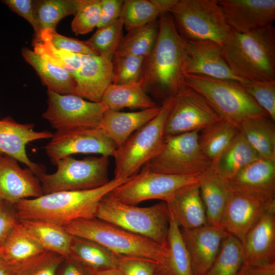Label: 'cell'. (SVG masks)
<instances>
[{"label": "cell", "mask_w": 275, "mask_h": 275, "mask_svg": "<svg viewBox=\"0 0 275 275\" xmlns=\"http://www.w3.org/2000/svg\"><path fill=\"white\" fill-rule=\"evenodd\" d=\"M101 16V0H79L71 22V29L76 35H84L97 27Z\"/></svg>", "instance_id": "obj_42"}, {"label": "cell", "mask_w": 275, "mask_h": 275, "mask_svg": "<svg viewBox=\"0 0 275 275\" xmlns=\"http://www.w3.org/2000/svg\"><path fill=\"white\" fill-rule=\"evenodd\" d=\"M21 53L25 60L36 71L48 90L62 95L73 94L76 81L74 77L66 70L29 48H23Z\"/></svg>", "instance_id": "obj_32"}, {"label": "cell", "mask_w": 275, "mask_h": 275, "mask_svg": "<svg viewBox=\"0 0 275 275\" xmlns=\"http://www.w3.org/2000/svg\"><path fill=\"white\" fill-rule=\"evenodd\" d=\"M199 131L184 133L165 139L160 151L142 168L174 175L202 174L211 168L212 163L200 148Z\"/></svg>", "instance_id": "obj_10"}, {"label": "cell", "mask_w": 275, "mask_h": 275, "mask_svg": "<svg viewBox=\"0 0 275 275\" xmlns=\"http://www.w3.org/2000/svg\"><path fill=\"white\" fill-rule=\"evenodd\" d=\"M154 47L145 59L141 80L147 92L162 100L174 96L183 84L185 40L179 33L169 12L158 19Z\"/></svg>", "instance_id": "obj_1"}, {"label": "cell", "mask_w": 275, "mask_h": 275, "mask_svg": "<svg viewBox=\"0 0 275 275\" xmlns=\"http://www.w3.org/2000/svg\"><path fill=\"white\" fill-rule=\"evenodd\" d=\"M223 47L233 73L245 80H275V30L272 25L249 33L232 29Z\"/></svg>", "instance_id": "obj_3"}, {"label": "cell", "mask_w": 275, "mask_h": 275, "mask_svg": "<svg viewBox=\"0 0 275 275\" xmlns=\"http://www.w3.org/2000/svg\"><path fill=\"white\" fill-rule=\"evenodd\" d=\"M173 98L172 96L165 99L158 114L117 148L114 156L115 178H128L135 175L160 151L164 142L165 123Z\"/></svg>", "instance_id": "obj_6"}, {"label": "cell", "mask_w": 275, "mask_h": 275, "mask_svg": "<svg viewBox=\"0 0 275 275\" xmlns=\"http://www.w3.org/2000/svg\"><path fill=\"white\" fill-rule=\"evenodd\" d=\"M200 175H169L142 168L137 174L106 196L116 201L132 205L155 199L167 202L181 189L198 184Z\"/></svg>", "instance_id": "obj_11"}, {"label": "cell", "mask_w": 275, "mask_h": 275, "mask_svg": "<svg viewBox=\"0 0 275 275\" xmlns=\"http://www.w3.org/2000/svg\"><path fill=\"white\" fill-rule=\"evenodd\" d=\"M69 256L89 272L116 268L120 257L95 242L73 235Z\"/></svg>", "instance_id": "obj_28"}, {"label": "cell", "mask_w": 275, "mask_h": 275, "mask_svg": "<svg viewBox=\"0 0 275 275\" xmlns=\"http://www.w3.org/2000/svg\"><path fill=\"white\" fill-rule=\"evenodd\" d=\"M124 1L101 0V16L97 29L108 25L121 16Z\"/></svg>", "instance_id": "obj_49"}, {"label": "cell", "mask_w": 275, "mask_h": 275, "mask_svg": "<svg viewBox=\"0 0 275 275\" xmlns=\"http://www.w3.org/2000/svg\"><path fill=\"white\" fill-rule=\"evenodd\" d=\"M244 262L242 243L227 234L217 256L204 275H236Z\"/></svg>", "instance_id": "obj_37"}, {"label": "cell", "mask_w": 275, "mask_h": 275, "mask_svg": "<svg viewBox=\"0 0 275 275\" xmlns=\"http://www.w3.org/2000/svg\"><path fill=\"white\" fill-rule=\"evenodd\" d=\"M198 186L207 225L219 227L231 193L227 181L211 167L200 176Z\"/></svg>", "instance_id": "obj_26"}, {"label": "cell", "mask_w": 275, "mask_h": 275, "mask_svg": "<svg viewBox=\"0 0 275 275\" xmlns=\"http://www.w3.org/2000/svg\"><path fill=\"white\" fill-rule=\"evenodd\" d=\"M65 259L58 254L45 252L23 265L15 275H57Z\"/></svg>", "instance_id": "obj_44"}, {"label": "cell", "mask_w": 275, "mask_h": 275, "mask_svg": "<svg viewBox=\"0 0 275 275\" xmlns=\"http://www.w3.org/2000/svg\"><path fill=\"white\" fill-rule=\"evenodd\" d=\"M60 275H91L81 264L71 257L65 259L60 266Z\"/></svg>", "instance_id": "obj_51"}, {"label": "cell", "mask_w": 275, "mask_h": 275, "mask_svg": "<svg viewBox=\"0 0 275 275\" xmlns=\"http://www.w3.org/2000/svg\"><path fill=\"white\" fill-rule=\"evenodd\" d=\"M39 178L11 157L0 155V199L11 203L42 196Z\"/></svg>", "instance_id": "obj_22"}, {"label": "cell", "mask_w": 275, "mask_h": 275, "mask_svg": "<svg viewBox=\"0 0 275 275\" xmlns=\"http://www.w3.org/2000/svg\"><path fill=\"white\" fill-rule=\"evenodd\" d=\"M145 60L134 56L115 54L112 59V84L122 85L140 81Z\"/></svg>", "instance_id": "obj_41"}, {"label": "cell", "mask_w": 275, "mask_h": 275, "mask_svg": "<svg viewBox=\"0 0 275 275\" xmlns=\"http://www.w3.org/2000/svg\"><path fill=\"white\" fill-rule=\"evenodd\" d=\"M227 182L233 191L264 203L274 202L275 161L259 158Z\"/></svg>", "instance_id": "obj_18"}, {"label": "cell", "mask_w": 275, "mask_h": 275, "mask_svg": "<svg viewBox=\"0 0 275 275\" xmlns=\"http://www.w3.org/2000/svg\"><path fill=\"white\" fill-rule=\"evenodd\" d=\"M234 123L222 119L201 130L198 143L204 155L212 163L239 132Z\"/></svg>", "instance_id": "obj_34"}, {"label": "cell", "mask_w": 275, "mask_h": 275, "mask_svg": "<svg viewBox=\"0 0 275 275\" xmlns=\"http://www.w3.org/2000/svg\"><path fill=\"white\" fill-rule=\"evenodd\" d=\"M101 102L107 109L115 111L124 107L144 109L158 106L147 94L141 80L127 84H111L104 92Z\"/></svg>", "instance_id": "obj_31"}, {"label": "cell", "mask_w": 275, "mask_h": 275, "mask_svg": "<svg viewBox=\"0 0 275 275\" xmlns=\"http://www.w3.org/2000/svg\"><path fill=\"white\" fill-rule=\"evenodd\" d=\"M236 275H275V262L254 264L244 262Z\"/></svg>", "instance_id": "obj_50"}, {"label": "cell", "mask_w": 275, "mask_h": 275, "mask_svg": "<svg viewBox=\"0 0 275 275\" xmlns=\"http://www.w3.org/2000/svg\"><path fill=\"white\" fill-rule=\"evenodd\" d=\"M111 58L82 54L81 64L73 77L76 88L73 95L94 102H101L102 95L112 84Z\"/></svg>", "instance_id": "obj_21"}, {"label": "cell", "mask_w": 275, "mask_h": 275, "mask_svg": "<svg viewBox=\"0 0 275 275\" xmlns=\"http://www.w3.org/2000/svg\"><path fill=\"white\" fill-rule=\"evenodd\" d=\"M240 84L245 92L275 121V80H248Z\"/></svg>", "instance_id": "obj_43"}, {"label": "cell", "mask_w": 275, "mask_h": 275, "mask_svg": "<svg viewBox=\"0 0 275 275\" xmlns=\"http://www.w3.org/2000/svg\"><path fill=\"white\" fill-rule=\"evenodd\" d=\"M181 231L189 255L193 275H204L217 256L227 233L219 227L209 225Z\"/></svg>", "instance_id": "obj_20"}, {"label": "cell", "mask_w": 275, "mask_h": 275, "mask_svg": "<svg viewBox=\"0 0 275 275\" xmlns=\"http://www.w3.org/2000/svg\"><path fill=\"white\" fill-rule=\"evenodd\" d=\"M185 48L184 74L200 75L240 84L248 81L233 73L219 44L208 40H185Z\"/></svg>", "instance_id": "obj_15"}, {"label": "cell", "mask_w": 275, "mask_h": 275, "mask_svg": "<svg viewBox=\"0 0 275 275\" xmlns=\"http://www.w3.org/2000/svg\"><path fill=\"white\" fill-rule=\"evenodd\" d=\"M41 32L47 37L52 45L57 48L80 54L96 55L85 41L62 36L54 30L47 29Z\"/></svg>", "instance_id": "obj_46"}, {"label": "cell", "mask_w": 275, "mask_h": 275, "mask_svg": "<svg viewBox=\"0 0 275 275\" xmlns=\"http://www.w3.org/2000/svg\"><path fill=\"white\" fill-rule=\"evenodd\" d=\"M242 245L244 262H275V210L268 212L257 222L246 235Z\"/></svg>", "instance_id": "obj_23"}, {"label": "cell", "mask_w": 275, "mask_h": 275, "mask_svg": "<svg viewBox=\"0 0 275 275\" xmlns=\"http://www.w3.org/2000/svg\"><path fill=\"white\" fill-rule=\"evenodd\" d=\"M223 119L200 93L183 84L174 96L164 129V140L200 131Z\"/></svg>", "instance_id": "obj_12"}, {"label": "cell", "mask_w": 275, "mask_h": 275, "mask_svg": "<svg viewBox=\"0 0 275 275\" xmlns=\"http://www.w3.org/2000/svg\"><path fill=\"white\" fill-rule=\"evenodd\" d=\"M158 24V19L143 26L128 31V33L123 36L115 54L147 58L155 45Z\"/></svg>", "instance_id": "obj_36"}, {"label": "cell", "mask_w": 275, "mask_h": 275, "mask_svg": "<svg viewBox=\"0 0 275 275\" xmlns=\"http://www.w3.org/2000/svg\"><path fill=\"white\" fill-rule=\"evenodd\" d=\"M46 110L42 117L56 131L99 128L107 108L72 94L62 95L47 90Z\"/></svg>", "instance_id": "obj_13"}, {"label": "cell", "mask_w": 275, "mask_h": 275, "mask_svg": "<svg viewBox=\"0 0 275 275\" xmlns=\"http://www.w3.org/2000/svg\"><path fill=\"white\" fill-rule=\"evenodd\" d=\"M231 28L249 33L272 25L274 0H217Z\"/></svg>", "instance_id": "obj_16"}, {"label": "cell", "mask_w": 275, "mask_h": 275, "mask_svg": "<svg viewBox=\"0 0 275 275\" xmlns=\"http://www.w3.org/2000/svg\"><path fill=\"white\" fill-rule=\"evenodd\" d=\"M71 235L84 238L122 257L144 258L156 263L164 273L168 264L167 247L97 218H80L63 226Z\"/></svg>", "instance_id": "obj_4"}, {"label": "cell", "mask_w": 275, "mask_h": 275, "mask_svg": "<svg viewBox=\"0 0 275 275\" xmlns=\"http://www.w3.org/2000/svg\"><path fill=\"white\" fill-rule=\"evenodd\" d=\"M123 27L120 17L113 23L98 29L85 42L96 55L113 58L123 37Z\"/></svg>", "instance_id": "obj_39"}, {"label": "cell", "mask_w": 275, "mask_h": 275, "mask_svg": "<svg viewBox=\"0 0 275 275\" xmlns=\"http://www.w3.org/2000/svg\"><path fill=\"white\" fill-rule=\"evenodd\" d=\"M2 3L11 10L26 19L33 26L36 36L39 35L40 31L35 15L34 1L4 0Z\"/></svg>", "instance_id": "obj_48"}, {"label": "cell", "mask_w": 275, "mask_h": 275, "mask_svg": "<svg viewBox=\"0 0 275 275\" xmlns=\"http://www.w3.org/2000/svg\"><path fill=\"white\" fill-rule=\"evenodd\" d=\"M183 84L203 95L223 119L238 128L247 118L267 114L240 83L186 74L183 76Z\"/></svg>", "instance_id": "obj_8"}, {"label": "cell", "mask_w": 275, "mask_h": 275, "mask_svg": "<svg viewBox=\"0 0 275 275\" xmlns=\"http://www.w3.org/2000/svg\"><path fill=\"white\" fill-rule=\"evenodd\" d=\"M239 129L260 158L275 161V121L267 114L245 119Z\"/></svg>", "instance_id": "obj_27"}, {"label": "cell", "mask_w": 275, "mask_h": 275, "mask_svg": "<svg viewBox=\"0 0 275 275\" xmlns=\"http://www.w3.org/2000/svg\"><path fill=\"white\" fill-rule=\"evenodd\" d=\"M161 15L151 0H126L120 17L129 31L156 20Z\"/></svg>", "instance_id": "obj_40"}, {"label": "cell", "mask_w": 275, "mask_h": 275, "mask_svg": "<svg viewBox=\"0 0 275 275\" xmlns=\"http://www.w3.org/2000/svg\"><path fill=\"white\" fill-rule=\"evenodd\" d=\"M170 211V210H169ZM179 226L170 211L168 234L169 258L166 275H193L188 251Z\"/></svg>", "instance_id": "obj_35"}, {"label": "cell", "mask_w": 275, "mask_h": 275, "mask_svg": "<svg viewBox=\"0 0 275 275\" xmlns=\"http://www.w3.org/2000/svg\"><path fill=\"white\" fill-rule=\"evenodd\" d=\"M91 275H121L117 268H110L90 272Z\"/></svg>", "instance_id": "obj_53"}, {"label": "cell", "mask_w": 275, "mask_h": 275, "mask_svg": "<svg viewBox=\"0 0 275 275\" xmlns=\"http://www.w3.org/2000/svg\"><path fill=\"white\" fill-rule=\"evenodd\" d=\"M79 0L34 1L35 18L40 32L54 30L59 22L64 17L75 15Z\"/></svg>", "instance_id": "obj_38"}, {"label": "cell", "mask_w": 275, "mask_h": 275, "mask_svg": "<svg viewBox=\"0 0 275 275\" xmlns=\"http://www.w3.org/2000/svg\"><path fill=\"white\" fill-rule=\"evenodd\" d=\"M16 271L5 260L0 248V275H15Z\"/></svg>", "instance_id": "obj_52"}, {"label": "cell", "mask_w": 275, "mask_h": 275, "mask_svg": "<svg viewBox=\"0 0 275 275\" xmlns=\"http://www.w3.org/2000/svg\"><path fill=\"white\" fill-rule=\"evenodd\" d=\"M28 234L46 252L70 257L72 235L60 225L40 220H20Z\"/></svg>", "instance_id": "obj_29"}, {"label": "cell", "mask_w": 275, "mask_h": 275, "mask_svg": "<svg viewBox=\"0 0 275 275\" xmlns=\"http://www.w3.org/2000/svg\"><path fill=\"white\" fill-rule=\"evenodd\" d=\"M116 268L121 275H155L159 267L154 262L139 257L120 256Z\"/></svg>", "instance_id": "obj_45"}, {"label": "cell", "mask_w": 275, "mask_h": 275, "mask_svg": "<svg viewBox=\"0 0 275 275\" xmlns=\"http://www.w3.org/2000/svg\"><path fill=\"white\" fill-rule=\"evenodd\" d=\"M34 127L33 124L19 123L9 117L0 120V155L24 164L39 177L45 173V169L29 159L25 147L36 140L51 139L53 133L49 131H35Z\"/></svg>", "instance_id": "obj_19"}, {"label": "cell", "mask_w": 275, "mask_h": 275, "mask_svg": "<svg viewBox=\"0 0 275 275\" xmlns=\"http://www.w3.org/2000/svg\"><path fill=\"white\" fill-rule=\"evenodd\" d=\"M272 210H275V201L262 202L231 190L219 227L242 244L253 227L265 214Z\"/></svg>", "instance_id": "obj_17"}, {"label": "cell", "mask_w": 275, "mask_h": 275, "mask_svg": "<svg viewBox=\"0 0 275 275\" xmlns=\"http://www.w3.org/2000/svg\"><path fill=\"white\" fill-rule=\"evenodd\" d=\"M109 156L100 155L82 159L70 156L59 160L57 169L38 178L43 194L62 191L82 190L96 188L107 183Z\"/></svg>", "instance_id": "obj_9"}, {"label": "cell", "mask_w": 275, "mask_h": 275, "mask_svg": "<svg viewBox=\"0 0 275 275\" xmlns=\"http://www.w3.org/2000/svg\"><path fill=\"white\" fill-rule=\"evenodd\" d=\"M130 178H114L96 188L54 192L13 204L19 220L44 221L64 226L77 219L96 218L103 199Z\"/></svg>", "instance_id": "obj_2"}, {"label": "cell", "mask_w": 275, "mask_h": 275, "mask_svg": "<svg viewBox=\"0 0 275 275\" xmlns=\"http://www.w3.org/2000/svg\"><path fill=\"white\" fill-rule=\"evenodd\" d=\"M161 105L132 112H122L107 109L99 128L118 148L121 146L135 131L154 118Z\"/></svg>", "instance_id": "obj_24"}, {"label": "cell", "mask_w": 275, "mask_h": 275, "mask_svg": "<svg viewBox=\"0 0 275 275\" xmlns=\"http://www.w3.org/2000/svg\"><path fill=\"white\" fill-rule=\"evenodd\" d=\"M259 158L258 153L239 131L212 163L211 169L219 177L228 181L245 166Z\"/></svg>", "instance_id": "obj_30"}, {"label": "cell", "mask_w": 275, "mask_h": 275, "mask_svg": "<svg viewBox=\"0 0 275 275\" xmlns=\"http://www.w3.org/2000/svg\"><path fill=\"white\" fill-rule=\"evenodd\" d=\"M166 203L182 229H191L207 225L198 184L181 189Z\"/></svg>", "instance_id": "obj_25"}, {"label": "cell", "mask_w": 275, "mask_h": 275, "mask_svg": "<svg viewBox=\"0 0 275 275\" xmlns=\"http://www.w3.org/2000/svg\"><path fill=\"white\" fill-rule=\"evenodd\" d=\"M96 218L168 248L170 211L164 202L141 207L106 196L100 203Z\"/></svg>", "instance_id": "obj_5"}, {"label": "cell", "mask_w": 275, "mask_h": 275, "mask_svg": "<svg viewBox=\"0 0 275 275\" xmlns=\"http://www.w3.org/2000/svg\"><path fill=\"white\" fill-rule=\"evenodd\" d=\"M155 275H166V274L157 271V272L155 273Z\"/></svg>", "instance_id": "obj_54"}, {"label": "cell", "mask_w": 275, "mask_h": 275, "mask_svg": "<svg viewBox=\"0 0 275 275\" xmlns=\"http://www.w3.org/2000/svg\"><path fill=\"white\" fill-rule=\"evenodd\" d=\"M117 147L100 128H76L56 131L44 150L51 162L74 154H98L114 156Z\"/></svg>", "instance_id": "obj_14"}, {"label": "cell", "mask_w": 275, "mask_h": 275, "mask_svg": "<svg viewBox=\"0 0 275 275\" xmlns=\"http://www.w3.org/2000/svg\"><path fill=\"white\" fill-rule=\"evenodd\" d=\"M1 248L5 260L16 272L46 252L28 234L20 221L9 233Z\"/></svg>", "instance_id": "obj_33"}, {"label": "cell", "mask_w": 275, "mask_h": 275, "mask_svg": "<svg viewBox=\"0 0 275 275\" xmlns=\"http://www.w3.org/2000/svg\"><path fill=\"white\" fill-rule=\"evenodd\" d=\"M19 221L14 204L0 199V248Z\"/></svg>", "instance_id": "obj_47"}, {"label": "cell", "mask_w": 275, "mask_h": 275, "mask_svg": "<svg viewBox=\"0 0 275 275\" xmlns=\"http://www.w3.org/2000/svg\"><path fill=\"white\" fill-rule=\"evenodd\" d=\"M169 13L187 40H208L223 46L232 31L217 0H177Z\"/></svg>", "instance_id": "obj_7"}]
</instances>
